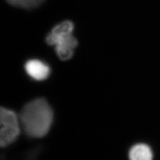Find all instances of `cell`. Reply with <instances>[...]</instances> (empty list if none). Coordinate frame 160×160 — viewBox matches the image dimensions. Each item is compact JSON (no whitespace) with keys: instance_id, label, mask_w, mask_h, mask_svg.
Returning a JSON list of instances; mask_svg holds the SVG:
<instances>
[{"instance_id":"2","label":"cell","mask_w":160,"mask_h":160,"mask_svg":"<svg viewBox=\"0 0 160 160\" xmlns=\"http://www.w3.org/2000/svg\"><path fill=\"white\" fill-rule=\"evenodd\" d=\"M74 26L72 22L65 21L55 26L46 38L47 43L55 47L59 59L68 60L73 56L78 46V41L73 36Z\"/></svg>"},{"instance_id":"5","label":"cell","mask_w":160,"mask_h":160,"mask_svg":"<svg viewBox=\"0 0 160 160\" xmlns=\"http://www.w3.org/2000/svg\"><path fill=\"white\" fill-rule=\"evenodd\" d=\"M129 160H153L152 150L148 145L138 143L129 152Z\"/></svg>"},{"instance_id":"4","label":"cell","mask_w":160,"mask_h":160,"mask_svg":"<svg viewBox=\"0 0 160 160\" xmlns=\"http://www.w3.org/2000/svg\"><path fill=\"white\" fill-rule=\"evenodd\" d=\"M25 69L30 77L38 81L46 79L50 73L48 65L38 59L29 60L25 65Z\"/></svg>"},{"instance_id":"3","label":"cell","mask_w":160,"mask_h":160,"mask_svg":"<svg viewBox=\"0 0 160 160\" xmlns=\"http://www.w3.org/2000/svg\"><path fill=\"white\" fill-rule=\"evenodd\" d=\"M21 128L17 114L11 109L0 107V148H6L16 142Z\"/></svg>"},{"instance_id":"1","label":"cell","mask_w":160,"mask_h":160,"mask_svg":"<svg viewBox=\"0 0 160 160\" xmlns=\"http://www.w3.org/2000/svg\"><path fill=\"white\" fill-rule=\"evenodd\" d=\"M20 125L26 136L42 138L49 132L53 122V112L48 102L43 98L28 103L19 116Z\"/></svg>"},{"instance_id":"6","label":"cell","mask_w":160,"mask_h":160,"mask_svg":"<svg viewBox=\"0 0 160 160\" xmlns=\"http://www.w3.org/2000/svg\"><path fill=\"white\" fill-rule=\"evenodd\" d=\"M12 6L25 9H32L40 6L44 0H6Z\"/></svg>"}]
</instances>
